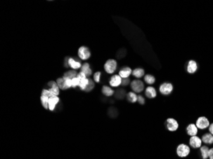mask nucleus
Returning a JSON list of instances; mask_svg holds the SVG:
<instances>
[{
  "instance_id": "ddd939ff",
  "label": "nucleus",
  "mask_w": 213,
  "mask_h": 159,
  "mask_svg": "<svg viewBox=\"0 0 213 159\" xmlns=\"http://www.w3.org/2000/svg\"><path fill=\"white\" fill-rule=\"evenodd\" d=\"M132 73V70L129 67H124L122 68L120 72H119V75H120L122 78H127L131 75Z\"/></svg>"
},
{
  "instance_id": "cd10ccee",
  "label": "nucleus",
  "mask_w": 213,
  "mask_h": 159,
  "mask_svg": "<svg viewBox=\"0 0 213 159\" xmlns=\"http://www.w3.org/2000/svg\"><path fill=\"white\" fill-rule=\"evenodd\" d=\"M49 97L44 96V95H41L40 100L41 102V104H42L43 107L45 109H49Z\"/></svg>"
},
{
  "instance_id": "bb28decb",
  "label": "nucleus",
  "mask_w": 213,
  "mask_h": 159,
  "mask_svg": "<svg viewBox=\"0 0 213 159\" xmlns=\"http://www.w3.org/2000/svg\"><path fill=\"white\" fill-rule=\"evenodd\" d=\"M155 77L151 75H146L144 77V81L146 83L152 85L155 82Z\"/></svg>"
},
{
  "instance_id": "423d86ee",
  "label": "nucleus",
  "mask_w": 213,
  "mask_h": 159,
  "mask_svg": "<svg viewBox=\"0 0 213 159\" xmlns=\"http://www.w3.org/2000/svg\"><path fill=\"white\" fill-rule=\"evenodd\" d=\"M165 125L167 129L171 132L176 131V130H177L178 127H179L178 122L175 119L172 118H169L165 122Z\"/></svg>"
},
{
  "instance_id": "a19ab883",
  "label": "nucleus",
  "mask_w": 213,
  "mask_h": 159,
  "mask_svg": "<svg viewBox=\"0 0 213 159\" xmlns=\"http://www.w3.org/2000/svg\"><path fill=\"white\" fill-rule=\"evenodd\" d=\"M209 132H211V134H212V135H213V123H211V124L209 125Z\"/></svg>"
},
{
  "instance_id": "2f4dec72",
  "label": "nucleus",
  "mask_w": 213,
  "mask_h": 159,
  "mask_svg": "<svg viewBox=\"0 0 213 159\" xmlns=\"http://www.w3.org/2000/svg\"><path fill=\"white\" fill-rule=\"evenodd\" d=\"M101 75H102V73L100 72V71L96 72L95 74H94L93 78H94V80L95 81V82H96V83H99L100 82Z\"/></svg>"
},
{
  "instance_id": "58836bf2",
  "label": "nucleus",
  "mask_w": 213,
  "mask_h": 159,
  "mask_svg": "<svg viewBox=\"0 0 213 159\" xmlns=\"http://www.w3.org/2000/svg\"><path fill=\"white\" fill-rule=\"evenodd\" d=\"M68 59H69V57H66L65 58V60H64V66L65 67V68H68L69 67V65H68Z\"/></svg>"
},
{
  "instance_id": "7c9ffc66",
  "label": "nucleus",
  "mask_w": 213,
  "mask_h": 159,
  "mask_svg": "<svg viewBox=\"0 0 213 159\" xmlns=\"http://www.w3.org/2000/svg\"><path fill=\"white\" fill-rule=\"evenodd\" d=\"M72 87L73 88H75L77 86H79L80 85V80L79 78H78L77 77H75L74 78H73L72 80Z\"/></svg>"
},
{
  "instance_id": "a878e982",
  "label": "nucleus",
  "mask_w": 213,
  "mask_h": 159,
  "mask_svg": "<svg viewBox=\"0 0 213 159\" xmlns=\"http://www.w3.org/2000/svg\"><path fill=\"white\" fill-rule=\"evenodd\" d=\"M88 83H89V79L87 78H83V79L80 80V85H79V87H80L81 90L85 91L87 86H88Z\"/></svg>"
},
{
  "instance_id": "20e7f679",
  "label": "nucleus",
  "mask_w": 213,
  "mask_h": 159,
  "mask_svg": "<svg viewBox=\"0 0 213 159\" xmlns=\"http://www.w3.org/2000/svg\"><path fill=\"white\" fill-rule=\"evenodd\" d=\"M173 89L174 87L172 83L169 82H165L160 86L159 90L162 94L164 95H167L172 93Z\"/></svg>"
},
{
  "instance_id": "2eb2a0df",
  "label": "nucleus",
  "mask_w": 213,
  "mask_h": 159,
  "mask_svg": "<svg viewBox=\"0 0 213 159\" xmlns=\"http://www.w3.org/2000/svg\"><path fill=\"white\" fill-rule=\"evenodd\" d=\"M68 65L73 69H78L81 68L82 64L81 62H79L74 58H69L68 59Z\"/></svg>"
},
{
  "instance_id": "412c9836",
  "label": "nucleus",
  "mask_w": 213,
  "mask_h": 159,
  "mask_svg": "<svg viewBox=\"0 0 213 159\" xmlns=\"http://www.w3.org/2000/svg\"><path fill=\"white\" fill-rule=\"evenodd\" d=\"M102 94L103 95H105V96H107V97L112 96V95L114 94V90H112L110 87H108L107 85L103 86L102 89Z\"/></svg>"
},
{
  "instance_id": "4c0bfd02",
  "label": "nucleus",
  "mask_w": 213,
  "mask_h": 159,
  "mask_svg": "<svg viewBox=\"0 0 213 159\" xmlns=\"http://www.w3.org/2000/svg\"><path fill=\"white\" fill-rule=\"evenodd\" d=\"M77 77L78 78H79V80H81L83 78H86L87 76L85 75L84 73L81 71L79 74H77Z\"/></svg>"
},
{
  "instance_id": "9d476101",
  "label": "nucleus",
  "mask_w": 213,
  "mask_h": 159,
  "mask_svg": "<svg viewBox=\"0 0 213 159\" xmlns=\"http://www.w3.org/2000/svg\"><path fill=\"white\" fill-rule=\"evenodd\" d=\"M59 102V98L58 96L54 95V96L50 97L49 99V109L51 111H53Z\"/></svg>"
},
{
  "instance_id": "f03ea898",
  "label": "nucleus",
  "mask_w": 213,
  "mask_h": 159,
  "mask_svg": "<svg viewBox=\"0 0 213 159\" xmlns=\"http://www.w3.org/2000/svg\"><path fill=\"white\" fill-rule=\"evenodd\" d=\"M176 152L179 157H186L190 152V147L185 144H181L177 146Z\"/></svg>"
},
{
  "instance_id": "f257e3e1",
  "label": "nucleus",
  "mask_w": 213,
  "mask_h": 159,
  "mask_svg": "<svg viewBox=\"0 0 213 159\" xmlns=\"http://www.w3.org/2000/svg\"><path fill=\"white\" fill-rule=\"evenodd\" d=\"M117 63L116 60L114 59H109L107 60L104 64L105 71L108 74H112L117 69Z\"/></svg>"
},
{
  "instance_id": "39448f33",
  "label": "nucleus",
  "mask_w": 213,
  "mask_h": 159,
  "mask_svg": "<svg viewBox=\"0 0 213 159\" xmlns=\"http://www.w3.org/2000/svg\"><path fill=\"white\" fill-rule=\"evenodd\" d=\"M131 87L132 90L136 93H140L144 89V84L141 80H135L131 83Z\"/></svg>"
},
{
  "instance_id": "393cba45",
  "label": "nucleus",
  "mask_w": 213,
  "mask_h": 159,
  "mask_svg": "<svg viewBox=\"0 0 213 159\" xmlns=\"http://www.w3.org/2000/svg\"><path fill=\"white\" fill-rule=\"evenodd\" d=\"M126 95H127V94H126V92L124 89H119L115 94V97L117 99H123Z\"/></svg>"
},
{
  "instance_id": "e433bc0d",
  "label": "nucleus",
  "mask_w": 213,
  "mask_h": 159,
  "mask_svg": "<svg viewBox=\"0 0 213 159\" xmlns=\"http://www.w3.org/2000/svg\"><path fill=\"white\" fill-rule=\"evenodd\" d=\"M65 80V83H66V87H68V89H70V87H72V81L71 79H65L63 78Z\"/></svg>"
},
{
  "instance_id": "1a4fd4ad",
  "label": "nucleus",
  "mask_w": 213,
  "mask_h": 159,
  "mask_svg": "<svg viewBox=\"0 0 213 159\" xmlns=\"http://www.w3.org/2000/svg\"><path fill=\"white\" fill-rule=\"evenodd\" d=\"M122 78L117 75H114L109 80V84L111 87H117L121 85Z\"/></svg>"
},
{
  "instance_id": "473e14b6",
  "label": "nucleus",
  "mask_w": 213,
  "mask_h": 159,
  "mask_svg": "<svg viewBox=\"0 0 213 159\" xmlns=\"http://www.w3.org/2000/svg\"><path fill=\"white\" fill-rule=\"evenodd\" d=\"M41 95H44V96H47L48 97H51L52 96H54V95H52V94L51 93V92L47 90V89H43L42 92H41Z\"/></svg>"
},
{
  "instance_id": "0eeeda50",
  "label": "nucleus",
  "mask_w": 213,
  "mask_h": 159,
  "mask_svg": "<svg viewBox=\"0 0 213 159\" xmlns=\"http://www.w3.org/2000/svg\"><path fill=\"white\" fill-rule=\"evenodd\" d=\"M209 125L210 124H209V120L205 116L199 117L196 122V126L199 129H205L209 127Z\"/></svg>"
},
{
  "instance_id": "f3484780",
  "label": "nucleus",
  "mask_w": 213,
  "mask_h": 159,
  "mask_svg": "<svg viewBox=\"0 0 213 159\" xmlns=\"http://www.w3.org/2000/svg\"><path fill=\"white\" fill-rule=\"evenodd\" d=\"M81 71L84 73L86 76H89L90 75H91L92 70L90 68V66L88 62H85L84 64L81 67Z\"/></svg>"
},
{
  "instance_id": "6ab92c4d",
  "label": "nucleus",
  "mask_w": 213,
  "mask_h": 159,
  "mask_svg": "<svg viewBox=\"0 0 213 159\" xmlns=\"http://www.w3.org/2000/svg\"><path fill=\"white\" fill-rule=\"evenodd\" d=\"M202 141L205 144H211L213 143V135L211 134H205L202 137Z\"/></svg>"
},
{
  "instance_id": "c9c22d12",
  "label": "nucleus",
  "mask_w": 213,
  "mask_h": 159,
  "mask_svg": "<svg viewBox=\"0 0 213 159\" xmlns=\"http://www.w3.org/2000/svg\"><path fill=\"white\" fill-rule=\"evenodd\" d=\"M130 80L128 78H122L121 85L127 86L129 83H130Z\"/></svg>"
},
{
  "instance_id": "aec40b11",
  "label": "nucleus",
  "mask_w": 213,
  "mask_h": 159,
  "mask_svg": "<svg viewBox=\"0 0 213 159\" xmlns=\"http://www.w3.org/2000/svg\"><path fill=\"white\" fill-rule=\"evenodd\" d=\"M145 71L142 68H136L134 71H132V75L137 78H141L144 75Z\"/></svg>"
},
{
  "instance_id": "b1692460",
  "label": "nucleus",
  "mask_w": 213,
  "mask_h": 159,
  "mask_svg": "<svg viewBox=\"0 0 213 159\" xmlns=\"http://www.w3.org/2000/svg\"><path fill=\"white\" fill-rule=\"evenodd\" d=\"M209 150H210V149H209V148L206 146H203L201 147L200 153H201V156H202V158L207 159L209 157Z\"/></svg>"
},
{
  "instance_id": "72a5a7b5",
  "label": "nucleus",
  "mask_w": 213,
  "mask_h": 159,
  "mask_svg": "<svg viewBox=\"0 0 213 159\" xmlns=\"http://www.w3.org/2000/svg\"><path fill=\"white\" fill-rule=\"evenodd\" d=\"M123 54L126 55V50H124V49H121V50H119L117 52V57H119L120 59H121L122 57H124L125 55H123Z\"/></svg>"
},
{
  "instance_id": "f8f14e48",
  "label": "nucleus",
  "mask_w": 213,
  "mask_h": 159,
  "mask_svg": "<svg viewBox=\"0 0 213 159\" xmlns=\"http://www.w3.org/2000/svg\"><path fill=\"white\" fill-rule=\"evenodd\" d=\"M202 141V139L196 136H191L190 139V144L192 148H198L201 146Z\"/></svg>"
},
{
  "instance_id": "dca6fc26",
  "label": "nucleus",
  "mask_w": 213,
  "mask_h": 159,
  "mask_svg": "<svg viewBox=\"0 0 213 159\" xmlns=\"http://www.w3.org/2000/svg\"><path fill=\"white\" fill-rule=\"evenodd\" d=\"M145 94L147 97L149 99H153L156 97V90L154 87H148L146 88L145 91Z\"/></svg>"
},
{
  "instance_id": "9b49d317",
  "label": "nucleus",
  "mask_w": 213,
  "mask_h": 159,
  "mask_svg": "<svg viewBox=\"0 0 213 159\" xmlns=\"http://www.w3.org/2000/svg\"><path fill=\"white\" fill-rule=\"evenodd\" d=\"M198 66L197 62L193 60H191L188 63L186 70L187 72L190 74H193L197 71Z\"/></svg>"
},
{
  "instance_id": "c85d7f7f",
  "label": "nucleus",
  "mask_w": 213,
  "mask_h": 159,
  "mask_svg": "<svg viewBox=\"0 0 213 159\" xmlns=\"http://www.w3.org/2000/svg\"><path fill=\"white\" fill-rule=\"evenodd\" d=\"M95 83H94V82L93 81L92 79H89V83L88 85V86H87L86 89L85 90V91L86 92H91V91L94 88H95Z\"/></svg>"
},
{
  "instance_id": "6e6552de",
  "label": "nucleus",
  "mask_w": 213,
  "mask_h": 159,
  "mask_svg": "<svg viewBox=\"0 0 213 159\" xmlns=\"http://www.w3.org/2000/svg\"><path fill=\"white\" fill-rule=\"evenodd\" d=\"M47 85L49 87V90L51 92L52 95L58 96L59 94V88L58 85L57 83L55 82L54 81H50V82H48Z\"/></svg>"
},
{
  "instance_id": "7ed1b4c3",
  "label": "nucleus",
  "mask_w": 213,
  "mask_h": 159,
  "mask_svg": "<svg viewBox=\"0 0 213 159\" xmlns=\"http://www.w3.org/2000/svg\"><path fill=\"white\" fill-rule=\"evenodd\" d=\"M78 55L80 59L83 60V61H86L91 57V54L88 47H86V46H82L79 48Z\"/></svg>"
},
{
  "instance_id": "c756f323",
  "label": "nucleus",
  "mask_w": 213,
  "mask_h": 159,
  "mask_svg": "<svg viewBox=\"0 0 213 159\" xmlns=\"http://www.w3.org/2000/svg\"><path fill=\"white\" fill-rule=\"evenodd\" d=\"M109 116H110V117H112V118L116 117V116L117 115V109L116 108H109Z\"/></svg>"
},
{
  "instance_id": "4be33fe9",
  "label": "nucleus",
  "mask_w": 213,
  "mask_h": 159,
  "mask_svg": "<svg viewBox=\"0 0 213 159\" xmlns=\"http://www.w3.org/2000/svg\"><path fill=\"white\" fill-rule=\"evenodd\" d=\"M127 100L130 102H131V103H134V102H137L138 99V95L135 92H130L128 93L127 95Z\"/></svg>"
},
{
  "instance_id": "5701e85b",
  "label": "nucleus",
  "mask_w": 213,
  "mask_h": 159,
  "mask_svg": "<svg viewBox=\"0 0 213 159\" xmlns=\"http://www.w3.org/2000/svg\"><path fill=\"white\" fill-rule=\"evenodd\" d=\"M56 83L60 89H61L63 90L68 89V87L66 85L65 80L63 79V78H58L56 80Z\"/></svg>"
},
{
  "instance_id": "f704fd0d",
  "label": "nucleus",
  "mask_w": 213,
  "mask_h": 159,
  "mask_svg": "<svg viewBox=\"0 0 213 159\" xmlns=\"http://www.w3.org/2000/svg\"><path fill=\"white\" fill-rule=\"evenodd\" d=\"M137 101L138 102V103H139L140 104H142V105H143V104H145V99H144V97L142 96V95H138V99H137Z\"/></svg>"
},
{
  "instance_id": "4468645a",
  "label": "nucleus",
  "mask_w": 213,
  "mask_h": 159,
  "mask_svg": "<svg viewBox=\"0 0 213 159\" xmlns=\"http://www.w3.org/2000/svg\"><path fill=\"white\" fill-rule=\"evenodd\" d=\"M186 132L191 136H196L198 133V128L196 125L193 124V123H191L186 128Z\"/></svg>"
},
{
  "instance_id": "a211bd4d",
  "label": "nucleus",
  "mask_w": 213,
  "mask_h": 159,
  "mask_svg": "<svg viewBox=\"0 0 213 159\" xmlns=\"http://www.w3.org/2000/svg\"><path fill=\"white\" fill-rule=\"evenodd\" d=\"M77 73L76 71L75 70H70L67 72H65L64 73V75L63 76V78L65 79H71L72 80L74 78L77 77Z\"/></svg>"
},
{
  "instance_id": "ea45409f",
  "label": "nucleus",
  "mask_w": 213,
  "mask_h": 159,
  "mask_svg": "<svg viewBox=\"0 0 213 159\" xmlns=\"http://www.w3.org/2000/svg\"><path fill=\"white\" fill-rule=\"evenodd\" d=\"M209 157L210 159H213V148H211V149H210V150H209Z\"/></svg>"
}]
</instances>
